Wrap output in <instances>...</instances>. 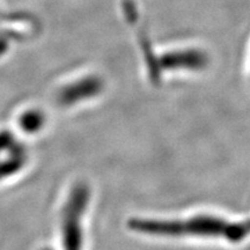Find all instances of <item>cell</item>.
Returning <instances> with one entry per match:
<instances>
[{"label":"cell","mask_w":250,"mask_h":250,"mask_svg":"<svg viewBox=\"0 0 250 250\" xmlns=\"http://www.w3.org/2000/svg\"><path fill=\"white\" fill-rule=\"evenodd\" d=\"M24 162H26V152L22 146L9 153L5 158H0V180H4L18 173L23 167Z\"/></svg>","instance_id":"cell-3"},{"label":"cell","mask_w":250,"mask_h":250,"mask_svg":"<svg viewBox=\"0 0 250 250\" xmlns=\"http://www.w3.org/2000/svg\"><path fill=\"white\" fill-rule=\"evenodd\" d=\"M101 85L95 78H85L64 87L59 93V101L64 105H71L81 100H85L100 92Z\"/></svg>","instance_id":"cell-2"},{"label":"cell","mask_w":250,"mask_h":250,"mask_svg":"<svg viewBox=\"0 0 250 250\" xmlns=\"http://www.w3.org/2000/svg\"><path fill=\"white\" fill-rule=\"evenodd\" d=\"M4 49H5V44H4V43H0V54H1V51Z\"/></svg>","instance_id":"cell-6"},{"label":"cell","mask_w":250,"mask_h":250,"mask_svg":"<svg viewBox=\"0 0 250 250\" xmlns=\"http://www.w3.org/2000/svg\"><path fill=\"white\" fill-rule=\"evenodd\" d=\"M19 144L15 142L14 136L7 131H1L0 132V156L4 155L5 153L11 152Z\"/></svg>","instance_id":"cell-5"},{"label":"cell","mask_w":250,"mask_h":250,"mask_svg":"<svg viewBox=\"0 0 250 250\" xmlns=\"http://www.w3.org/2000/svg\"><path fill=\"white\" fill-rule=\"evenodd\" d=\"M19 122H20V126L22 127L24 132L35 133L44 125V115L40 110L31 109V110L23 112Z\"/></svg>","instance_id":"cell-4"},{"label":"cell","mask_w":250,"mask_h":250,"mask_svg":"<svg viewBox=\"0 0 250 250\" xmlns=\"http://www.w3.org/2000/svg\"><path fill=\"white\" fill-rule=\"evenodd\" d=\"M88 201V190L79 186L71 192L62 218V235L65 250H81L83 232H81V215L85 211Z\"/></svg>","instance_id":"cell-1"}]
</instances>
